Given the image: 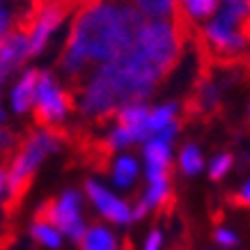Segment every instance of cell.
I'll list each match as a JSON object with an SVG mask.
<instances>
[{
  "label": "cell",
  "instance_id": "6da1fadb",
  "mask_svg": "<svg viewBox=\"0 0 250 250\" xmlns=\"http://www.w3.org/2000/svg\"><path fill=\"white\" fill-rule=\"evenodd\" d=\"M143 25V14L131 5L87 0L71 23L60 58L62 69L76 76L90 60H113L136 42Z\"/></svg>",
  "mask_w": 250,
  "mask_h": 250
},
{
  "label": "cell",
  "instance_id": "7a4b0ae2",
  "mask_svg": "<svg viewBox=\"0 0 250 250\" xmlns=\"http://www.w3.org/2000/svg\"><path fill=\"white\" fill-rule=\"evenodd\" d=\"M166 74V69L133 42L92 76L83 97V113L90 117H108L126 104H138L152 94Z\"/></svg>",
  "mask_w": 250,
  "mask_h": 250
},
{
  "label": "cell",
  "instance_id": "3957f363",
  "mask_svg": "<svg viewBox=\"0 0 250 250\" xmlns=\"http://www.w3.org/2000/svg\"><path fill=\"white\" fill-rule=\"evenodd\" d=\"M58 147H60V133H55V131H37L16 147L7 174V202H5L7 216H12L21 207L37 166L44 161L46 154L55 152Z\"/></svg>",
  "mask_w": 250,
  "mask_h": 250
},
{
  "label": "cell",
  "instance_id": "277c9868",
  "mask_svg": "<svg viewBox=\"0 0 250 250\" xmlns=\"http://www.w3.org/2000/svg\"><path fill=\"white\" fill-rule=\"evenodd\" d=\"M35 220L67 232L76 241H81L87 232L83 220H81V195L76 190H67L55 200H46L35 213Z\"/></svg>",
  "mask_w": 250,
  "mask_h": 250
},
{
  "label": "cell",
  "instance_id": "5b68a950",
  "mask_svg": "<svg viewBox=\"0 0 250 250\" xmlns=\"http://www.w3.org/2000/svg\"><path fill=\"white\" fill-rule=\"evenodd\" d=\"M69 110V94L55 85L51 74H39L37 99H35V117L39 124L51 126L55 122H62Z\"/></svg>",
  "mask_w": 250,
  "mask_h": 250
},
{
  "label": "cell",
  "instance_id": "8992f818",
  "mask_svg": "<svg viewBox=\"0 0 250 250\" xmlns=\"http://www.w3.org/2000/svg\"><path fill=\"white\" fill-rule=\"evenodd\" d=\"M28 58H32V48H30V37L25 32L19 30V32L0 35V78L9 76Z\"/></svg>",
  "mask_w": 250,
  "mask_h": 250
},
{
  "label": "cell",
  "instance_id": "52a82bcc",
  "mask_svg": "<svg viewBox=\"0 0 250 250\" xmlns=\"http://www.w3.org/2000/svg\"><path fill=\"white\" fill-rule=\"evenodd\" d=\"M85 190H87L92 202L99 207V211L104 213L108 220H113V223H129L133 218V211L129 207L124 205L122 200H117L115 195H110L106 188H101L97 182H87Z\"/></svg>",
  "mask_w": 250,
  "mask_h": 250
},
{
  "label": "cell",
  "instance_id": "ba28073f",
  "mask_svg": "<svg viewBox=\"0 0 250 250\" xmlns=\"http://www.w3.org/2000/svg\"><path fill=\"white\" fill-rule=\"evenodd\" d=\"M37 87H39V71H25L21 81L14 85V92H12V106H14L16 113H25L35 104Z\"/></svg>",
  "mask_w": 250,
  "mask_h": 250
},
{
  "label": "cell",
  "instance_id": "9c48e42d",
  "mask_svg": "<svg viewBox=\"0 0 250 250\" xmlns=\"http://www.w3.org/2000/svg\"><path fill=\"white\" fill-rule=\"evenodd\" d=\"M81 250H117L115 236L101 225H94L92 229L85 232V236L78 241Z\"/></svg>",
  "mask_w": 250,
  "mask_h": 250
},
{
  "label": "cell",
  "instance_id": "30bf717a",
  "mask_svg": "<svg viewBox=\"0 0 250 250\" xmlns=\"http://www.w3.org/2000/svg\"><path fill=\"white\" fill-rule=\"evenodd\" d=\"M174 113H177V106H174V104H167V106H161V108H156V110H152L149 117H147V131H149V136H156L159 131L170 126L174 120Z\"/></svg>",
  "mask_w": 250,
  "mask_h": 250
},
{
  "label": "cell",
  "instance_id": "8fae6325",
  "mask_svg": "<svg viewBox=\"0 0 250 250\" xmlns=\"http://www.w3.org/2000/svg\"><path fill=\"white\" fill-rule=\"evenodd\" d=\"M138 174V163L131 156H122L117 163H115V172H113V179L117 186H129Z\"/></svg>",
  "mask_w": 250,
  "mask_h": 250
},
{
  "label": "cell",
  "instance_id": "7c38bea8",
  "mask_svg": "<svg viewBox=\"0 0 250 250\" xmlns=\"http://www.w3.org/2000/svg\"><path fill=\"white\" fill-rule=\"evenodd\" d=\"M136 2H138V9L143 14L152 16V19H163L177 5V0H136Z\"/></svg>",
  "mask_w": 250,
  "mask_h": 250
},
{
  "label": "cell",
  "instance_id": "4fadbf2b",
  "mask_svg": "<svg viewBox=\"0 0 250 250\" xmlns=\"http://www.w3.org/2000/svg\"><path fill=\"white\" fill-rule=\"evenodd\" d=\"M179 166L186 174H197L202 170V154L195 145H186L182 149V156H179Z\"/></svg>",
  "mask_w": 250,
  "mask_h": 250
},
{
  "label": "cell",
  "instance_id": "5bb4252c",
  "mask_svg": "<svg viewBox=\"0 0 250 250\" xmlns=\"http://www.w3.org/2000/svg\"><path fill=\"white\" fill-rule=\"evenodd\" d=\"M32 236L37 239L39 243H44L48 248H60V234L53 225H46V223H39L35 220L32 223Z\"/></svg>",
  "mask_w": 250,
  "mask_h": 250
},
{
  "label": "cell",
  "instance_id": "9a60e30c",
  "mask_svg": "<svg viewBox=\"0 0 250 250\" xmlns=\"http://www.w3.org/2000/svg\"><path fill=\"white\" fill-rule=\"evenodd\" d=\"M186 12L195 19H205V16H211L218 7V0H182Z\"/></svg>",
  "mask_w": 250,
  "mask_h": 250
},
{
  "label": "cell",
  "instance_id": "2e32d148",
  "mask_svg": "<svg viewBox=\"0 0 250 250\" xmlns=\"http://www.w3.org/2000/svg\"><path fill=\"white\" fill-rule=\"evenodd\" d=\"M170 200V188H167V182H159L152 184L147 195H145V205L147 207H163Z\"/></svg>",
  "mask_w": 250,
  "mask_h": 250
},
{
  "label": "cell",
  "instance_id": "e0dca14e",
  "mask_svg": "<svg viewBox=\"0 0 250 250\" xmlns=\"http://www.w3.org/2000/svg\"><path fill=\"white\" fill-rule=\"evenodd\" d=\"M229 166H232V156H229V154H220V156H216L213 163H211V167H209L211 179H220V177L229 170Z\"/></svg>",
  "mask_w": 250,
  "mask_h": 250
},
{
  "label": "cell",
  "instance_id": "ac0fdd59",
  "mask_svg": "<svg viewBox=\"0 0 250 250\" xmlns=\"http://www.w3.org/2000/svg\"><path fill=\"white\" fill-rule=\"evenodd\" d=\"M177 129H179V126H177V124H174V122H172L170 126H166V129H163V131H159V133H156V136H154V138H156V140H161V143H167V145H170V140H172V138H174V133H177Z\"/></svg>",
  "mask_w": 250,
  "mask_h": 250
},
{
  "label": "cell",
  "instance_id": "d6986e66",
  "mask_svg": "<svg viewBox=\"0 0 250 250\" xmlns=\"http://www.w3.org/2000/svg\"><path fill=\"white\" fill-rule=\"evenodd\" d=\"M216 241L223 243V246H236V236L229 229H218L216 232Z\"/></svg>",
  "mask_w": 250,
  "mask_h": 250
},
{
  "label": "cell",
  "instance_id": "ffe728a7",
  "mask_svg": "<svg viewBox=\"0 0 250 250\" xmlns=\"http://www.w3.org/2000/svg\"><path fill=\"white\" fill-rule=\"evenodd\" d=\"M159 246H161V232L159 229H154L152 234H149V239H147L145 250H159Z\"/></svg>",
  "mask_w": 250,
  "mask_h": 250
},
{
  "label": "cell",
  "instance_id": "44dd1931",
  "mask_svg": "<svg viewBox=\"0 0 250 250\" xmlns=\"http://www.w3.org/2000/svg\"><path fill=\"white\" fill-rule=\"evenodd\" d=\"M236 202H239V205H250V182L246 184L241 190H239V195H236Z\"/></svg>",
  "mask_w": 250,
  "mask_h": 250
},
{
  "label": "cell",
  "instance_id": "7402d4cb",
  "mask_svg": "<svg viewBox=\"0 0 250 250\" xmlns=\"http://www.w3.org/2000/svg\"><path fill=\"white\" fill-rule=\"evenodd\" d=\"M7 25H9V14L5 9H0V35L7 30Z\"/></svg>",
  "mask_w": 250,
  "mask_h": 250
},
{
  "label": "cell",
  "instance_id": "603a6c76",
  "mask_svg": "<svg viewBox=\"0 0 250 250\" xmlns=\"http://www.w3.org/2000/svg\"><path fill=\"white\" fill-rule=\"evenodd\" d=\"M2 186H5V172L0 170V190H2Z\"/></svg>",
  "mask_w": 250,
  "mask_h": 250
},
{
  "label": "cell",
  "instance_id": "cb8c5ba5",
  "mask_svg": "<svg viewBox=\"0 0 250 250\" xmlns=\"http://www.w3.org/2000/svg\"><path fill=\"white\" fill-rule=\"evenodd\" d=\"M0 120H2V110H0Z\"/></svg>",
  "mask_w": 250,
  "mask_h": 250
}]
</instances>
